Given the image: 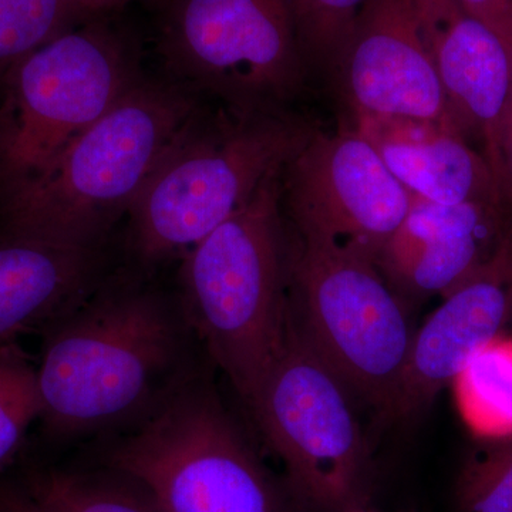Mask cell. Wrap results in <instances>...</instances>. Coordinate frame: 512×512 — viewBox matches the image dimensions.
Masks as SVG:
<instances>
[{
	"mask_svg": "<svg viewBox=\"0 0 512 512\" xmlns=\"http://www.w3.org/2000/svg\"><path fill=\"white\" fill-rule=\"evenodd\" d=\"M43 339L39 421L60 441L137 426L210 362L177 293L136 276L104 278Z\"/></svg>",
	"mask_w": 512,
	"mask_h": 512,
	"instance_id": "obj_1",
	"label": "cell"
},
{
	"mask_svg": "<svg viewBox=\"0 0 512 512\" xmlns=\"http://www.w3.org/2000/svg\"><path fill=\"white\" fill-rule=\"evenodd\" d=\"M282 173L181 258L178 299L211 365L249 406L291 329Z\"/></svg>",
	"mask_w": 512,
	"mask_h": 512,
	"instance_id": "obj_2",
	"label": "cell"
},
{
	"mask_svg": "<svg viewBox=\"0 0 512 512\" xmlns=\"http://www.w3.org/2000/svg\"><path fill=\"white\" fill-rule=\"evenodd\" d=\"M198 109L180 84L138 80L35 177L0 197V229L103 245Z\"/></svg>",
	"mask_w": 512,
	"mask_h": 512,
	"instance_id": "obj_3",
	"label": "cell"
},
{
	"mask_svg": "<svg viewBox=\"0 0 512 512\" xmlns=\"http://www.w3.org/2000/svg\"><path fill=\"white\" fill-rule=\"evenodd\" d=\"M291 113L239 116L198 109L128 211V245L141 269L183 258L284 170L312 133Z\"/></svg>",
	"mask_w": 512,
	"mask_h": 512,
	"instance_id": "obj_4",
	"label": "cell"
},
{
	"mask_svg": "<svg viewBox=\"0 0 512 512\" xmlns=\"http://www.w3.org/2000/svg\"><path fill=\"white\" fill-rule=\"evenodd\" d=\"M101 458L164 512H288L208 372L148 419L106 437Z\"/></svg>",
	"mask_w": 512,
	"mask_h": 512,
	"instance_id": "obj_5",
	"label": "cell"
},
{
	"mask_svg": "<svg viewBox=\"0 0 512 512\" xmlns=\"http://www.w3.org/2000/svg\"><path fill=\"white\" fill-rule=\"evenodd\" d=\"M288 237L293 326L353 397L387 420L416 335L406 302L370 259L289 227Z\"/></svg>",
	"mask_w": 512,
	"mask_h": 512,
	"instance_id": "obj_6",
	"label": "cell"
},
{
	"mask_svg": "<svg viewBox=\"0 0 512 512\" xmlns=\"http://www.w3.org/2000/svg\"><path fill=\"white\" fill-rule=\"evenodd\" d=\"M161 52L180 86L239 116L289 113L312 76L292 0H171Z\"/></svg>",
	"mask_w": 512,
	"mask_h": 512,
	"instance_id": "obj_7",
	"label": "cell"
},
{
	"mask_svg": "<svg viewBox=\"0 0 512 512\" xmlns=\"http://www.w3.org/2000/svg\"><path fill=\"white\" fill-rule=\"evenodd\" d=\"M141 79L133 47L101 23L70 28L0 79V197L35 177Z\"/></svg>",
	"mask_w": 512,
	"mask_h": 512,
	"instance_id": "obj_8",
	"label": "cell"
},
{
	"mask_svg": "<svg viewBox=\"0 0 512 512\" xmlns=\"http://www.w3.org/2000/svg\"><path fill=\"white\" fill-rule=\"evenodd\" d=\"M353 399L291 322L282 355L247 407L296 493L319 510H352L365 491L370 457Z\"/></svg>",
	"mask_w": 512,
	"mask_h": 512,
	"instance_id": "obj_9",
	"label": "cell"
},
{
	"mask_svg": "<svg viewBox=\"0 0 512 512\" xmlns=\"http://www.w3.org/2000/svg\"><path fill=\"white\" fill-rule=\"evenodd\" d=\"M412 204L355 126L313 128L282 173V208L295 234L373 262Z\"/></svg>",
	"mask_w": 512,
	"mask_h": 512,
	"instance_id": "obj_10",
	"label": "cell"
},
{
	"mask_svg": "<svg viewBox=\"0 0 512 512\" xmlns=\"http://www.w3.org/2000/svg\"><path fill=\"white\" fill-rule=\"evenodd\" d=\"M336 79L353 116L402 117L457 128L414 0H367Z\"/></svg>",
	"mask_w": 512,
	"mask_h": 512,
	"instance_id": "obj_11",
	"label": "cell"
},
{
	"mask_svg": "<svg viewBox=\"0 0 512 512\" xmlns=\"http://www.w3.org/2000/svg\"><path fill=\"white\" fill-rule=\"evenodd\" d=\"M511 231L512 218L497 202L443 205L413 198L375 264L404 302L444 298L487 264Z\"/></svg>",
	"mask_w": 512,
	"mask_h": 512,
	"instance_id": "obj_12",
	"label": "cell"
},
{
	"mask_svg": "<svg viewBox=\"0 0 512 512\" xmlns=\"http://www.w3.org/2000/svg\"><path fill=\"white\" fill-rule=\"evenodd\" d=\"M512 323V231L493 258L444 296L416 329L412 353L387 421L409 419L433 402L478 349Z\"/></svg>",
	"mask_w": 512,
	"mask_h": 512,
	"instance_id": "obj_13",
	"label": "cell"
},
{
	"mask_svg": "<svg viewBox=\"0 0 512 512\" xmlns=\"http://www.w3.org/2000/svg\"><path fill=\"white\" fill-rule=\"evenodd\" d=\"M414 2L454 124L470 143L480 144L497 180L498 133L511 93L512 52L457 0Z\"/></svg>",
	"mask_w": 512,
	"mask_h": 512,
	"instance_id": "obj_14",
	"label": "cell"
},
{
	"mask_svg": "<svg viewBox=\"0 0 512 512\" xmlns=\"http://www.w3.org/2000/svg\"><path fill=\"white\" fill-rule=\"evenodd\" d=\"M103 279L101 245L0 229V349L43 335Z\"/></svg>",
	"mask_w": 512,
	"mask_h": 512,
	"instance_id": "obj_15",
	"label": "cell"
},
{
	"mask_svg": "<svg viewBox=\"0 0 512 512\" xmlns=\"http://www.w3.org/2000/svg\"><path fill=\"white\" fill-rule=\"evenodd\" d=\"M353 126L416 200L443 205L497 202L504 207L490 163L456 127L367 114H355Z\"/></svg>",
	"mask_w": 512,
	"mask_h": 512,
	"instance_id": "obj_16",
	"label": "cell"
},
{
	"mask_svg": "<svg viewBox=\"0 0 512 512\" xmlns=\"http://www.w3.org/2000/svg\"><path fill=\"white\" fill-rule=\"evenodd\" d=\"M450 384L458 413L478 440L512 437V338L478 349Z\"/></svg>",
	"mask_w": 512,
	"mask_h": 512,
	"instance_id": "obj_17",
	"label": "cell"
},
{
	"mask_svg": "<svg viewBox=\"0 0 512 512\" xmlns=\"http://www.w3.org/2000/svg\"><path fill=\"white\" fill-rule=\"evenodd\" d=\"M111 473L46 468L30 474L23 487L43 512H164L143 487Z\"/></svg>",
	"mask_w": 512,
	"mask_h": 512,
	"instance_id": "obj_18",
	"label": "cell"
},
{
	"mask_svg": "<svg viewBox=\"0 0 512 512\" xmlns=\"http://www.w3.org/2000/svg\"><path fill=\"white\" fill-rule=\"evenodd\" d=\"M367 0H292L309 72L338 77Z\"/></svg>",
	"mask_w": 512,
	"mask_h": 512,
	"instance_id": "obj_19",
	"label": "cell"
},
{
	"mask_svg": "<svg viewBox=\"0 0 512 512\" xmlns=\"http://www.w3.org/2000/svg\"><path fill=\"white\" fill-rule=\"evenodd\" d=\"M42 413L36 363L19 343L0 349V471L12 463Z\"/></svg>",
	"mask_w": 512,
	"mask_h": 512,
	"instance_id": "obj_20",
	"label": "cell"
},
{
	"mask_svg": "<svg viewBox=\"0 0 512 512\" xmlns=\"http://www.w3.org/2000/svg\"><path fill=\"white\" fill-rule=\"evenodd\" d=\"M79 18L76 0H0V79Z\"/></svg>",
	"mask_w": 512,
	"mask_h": 512,
	"instance_id": "obj_21",
	"label": "cell"
},
{
	"mask_svg": "<svg viewBox=\"0 0 512 512\" xmlns=\"http://www.w3.org/2000/svg\"><path fill=\"white\" fill-rule=\"evenodd\" d=\"M481 443L458 477V512H512V437Z\"/></svg>",
	"mask_w": 512,
	"mask_h": 512,
	"instance_id": "obj_22",
	"label": "cell"
},
{
	"mask_svg": "<svg viewBox=\"0 0 512 512\" xmlns=\"http://www.w3.org/2000/svg\"><path fill=\"white\" fill-rule=\"evenodd\" d=\"M468 15L487 25L512 52V0H457Z\"/></svg>",
	"mask_w": 512,
	"mask_h": 512,
	"instance_id": "obj_23",
	"label": "cell"
},
{
	"mask_svg": "<svg viewBox=\"0 0 512 512\" xmlns=\"http://www.w3.org/2000/svg\"><path fill=\"white\" fill-rule=\"evenodd\" d=\"M497 183L505 210L512 218V87L498 133Z\"/></svg>",
	"mask_w": 512,
	"mask_h": 512,
	"instance_id": "obj_24",
	"label": "cell"
},
{
	"mask_svg": "<svg viewBox=\"0 0 512 512\" xmlns=\"http://www.w3.org/2000/svg\"><path fill=\"white\" fill-rule=\"evenodd\" d=\"M0 512H43L23 484L0 481Z\"/></svg>",
	"mask_w": 512,
	"mask_h": 512,
	"instance_id": "obj_25",
	"label": "cell"
},
{
	"mask_svg": "<svg viewBox=\"0 0 512 512\" xmlns=\"http://www.w3.org/2000/svg\"><path fill=\"white\" fill-rule=\"evenodd\" d=\"M126 2L127 0H76V8L80 18H87L119 8Z\"/></svg>",
	"mask_w": 512,
	"mask_h": 512,
	"instance_id": "obj_26",
	"label": "cell"
},
{
	"mask_svg": "<svg viewBox=\"0 0 512 512\" xmlns=\"http://www.w3.org/2000/svg\"><path fill=\"white\" fill-rule=\"evenodd\" d=\"M350 512H362V511H350Z\"/></svg>",
	"mask_w": 512,
	"mask_h": 512,
	"instance_id": "obj_27",
	"label": "cell"
}]
</instances>
